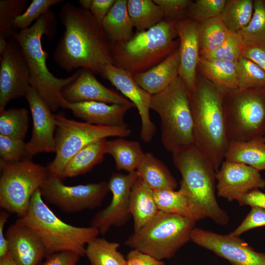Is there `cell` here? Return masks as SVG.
Instances as JSON below:
<instances>
[{
	"label": "cell",
	"instance_id": "obj_1",
	"mask_svg": "<svg viewBox=\"0 0 265 265\" xmlns=\"http://www.w3.org/2000/svg\"><path fill=\"white\" fill-rule=\"evenodd\" d=\"M59 16L65 30L53 52L54 61L68 72L80 68L102 75L113 62L101 25L89 10L70 2L62 5Z\"/></svg>",
	"mask_w": 265,
	"mask_h": 265
},
{
	"label": "cell",
	"instance_id": "obj_2",
	"mask_svg": "<svg viewBox=\"0 0 265 265\" xmlns=\"http://www.w3.org/2000/svg\"><path fill=\"white\" fill-rule=\"evenodd\" d=\"M197 70L195 87L189 92L194 144L216 172L225 160L229 143L223 93Z\"/></svg>",
	"mask_w": 265,
	"mask_h": 265
},
{
	"label": "cell",
	"instance_id": "obj_3",
	"mask_svg": "<svg viewBox=\"0 0 265 265\" xmlns=\"http://www.w3.org/2000/svg\"><path fill=\"white\" fill-rule=\"evenodd\" d=\"M56 18L50 10L43 15L29 27L14 31L12 36L19 43L30 74V85L42 98L52 112L60 107L63 100L62 89L70 84L78 77L79 70L72 76L65 78L54 76L46 64L48 53L42 44V37L45 35L49 39L54 36Z\"/></svg>",
	"mask_w": 265,
	"mask_h": 265
},
{
	"label": "cell",
	"instance_id": "obj_4",
	"mask_svg": "<svg viewBox=\"0 0 265 265\" xmlns=\"http://www.w3.org/2000/svg\"><path fill=\"white\" fill-rule=\"evenodd\" d=\"M16 222L26 226L37 236L47 256L64 251L85 256L87 244L100 234L93 227L75 226L62 221L45 203L40 189L33 195L26 214Z\"/></svg>",
	"mask_w": 265,
	"mask_h": 265
},
{
	"label": "cell",
	"instance_id": "obj_5",
	"mask_svg": "<svg viewBox=\"0 0 265 265\" xmlns=\"http://www.w3.org/2000/svg\"><path fill=\"white\" fill-rule=\"evenodd\" d=\"M172 161L180 172L179 190L207 217L225 225L229 217L215 196L216 171L205 155L194 145L172 154Z\"/></svg>",
	"mask_w": 265,
	"mask_h": 265
},
{
	"label": "cell",
	"instance_id": "obj_6",
	"mask_svg": "<svg viewBox=\"0 0 265 265\" xmlns=\"http://www.w3.org/2000/svg\"><path fill=\"white\" fill-rule=\"evenodd\" d=\"M178 36L173 22L164 20L125 42L110 43L113 65L132 75L148 70L178 49Z\"/></svg>",
	"mask_w": 265,
	"mask_h": 265
},
{
	"label": "cell",
	"instance_id": "obj_7",
	"mask_svg": "<svg viewBox=\"0 0 265 265\" xmlns=\"http://www.w3.org/2000/svg\"><path fill=\"white\" fill-rule=\"evenodd\" d=\"M150 109L160 120L161 140L172 154L194 145L189 91L178 76L163 91L151 95Z\"/></svg>",
	"mask_w": 265,
	"mask_h": 265
},
{
	"label": "cell",
	"instance_id": "obj_8",
	"mask_svg": "<svg viewBox=\"0 0 265 265\" xmlns=\"http://www.w3.org/2000/svg\"><path fill=\"white\" fill-rule=\"evenodd\" d=\"M195 223L196 221L181 215L159 211L129 237L125 244L158 260L169 259L190 240Z\"/></svg>",
	"mask_w": 265,
	"mask_h": 265
},
{
	"label": "cell",
	"instance_id": "obj_9",
	"mask_svg": "<svg viewBox=\"0 0 265 265\" xmlns=\"http://www.w3.org/2000/svg\"><path fill=\"white\" fill-rule=\"evenodd\" d=\"M223 105L229 143L265 136V87L225 91Z\"/></svg>",
	"mask_w": 265,
	"mask_h": 265
},
{
	"label": "cell",
	"instance_id": "obj_10",
	"mask_svg": "<svg viewBox=\"0 0 265 265\" xmlns=\"http://www.w3.org/2000/svg\"><path fill=\"white\" fill-rule=\"evenodd\" d=\"M55 156L47 166L50 176L61 178L69 160L87 145L109 137H125L132 131L126 124L120 126H98L67 118L63 114L54 115Z\"/></svg>",
	"mask_w": 265,
	"mask_h": 265
},
{
	"label": "cell",
	"instance_id": "obj_11",
	"mask_svg": "<svg viewBox=\"0 0 265 265\" xmlns=\"http://www.w3.org/2000/svg\"><path fill=\"white\" fill-rule=\"evenodd\" d=\"M0 206L22 217L26 213L33 195L49 177L48 168L31 160H0Z\"/></svg>",
	"mask_w": 265,
	"mask_h": 265
},
{
	"label": "cell",
	"instance_id": "obj_12",
	"mask_svg": "<svg viewBox=\"0 0 265 265\" xmlns=\"http://www.w3.org/2000/svg\"><path fill=\"white\" fill-rule=\"evenodd\" d=\"M108 191V182L106 181L68 186L63 184L61 178L50 175L40 188L44 201L66 213L100 206Z\"/></svg>",
	"mask_w": 265,
	"mask_h": 265
},
{
	"label": "cell",
	"instance_id": "obj_13",
	"mask_svg": "<svg viewBox=\"0 0 265 265\" xmlns=\"http://www.w3.org/2000/svg\"><path fill=\"white\" fill-rule=\"evenodd\" d=\"M30 74L21 48L11 36L0 59V111L13 99L25 97Z\"/></svg>",
	"mask_w": 265,
	"mask_h": 265
},
{
	"label": "cell",
	"instance_id": "obj_14",
	"mask_svg": "<svg viewBox=\"0 0 265 265\" xmlns=\"http://www.w3.org/2000/svg\"><path fill=\"white\" fill-rule=\"evenodd\" d=\"M190 240L226 259L232 265H265V253L256 251L239 237L195 227Z\"/></svg>",
	"mask_w": 265,
	"mask_h": 265
},
{
	"label": "cell",
	"instance_id": "obj_15",
	"mask_svg": "<svg viewBox=\"0 0 265 265\" xmlns=\"http://www.w3.org/2000/svg\"><path fill=\"white\" fill-rule=\"evenodd\" d=\"M135 171L123 174H112L108 185L112 193L110 204L97 212L92 218L90 226L97 228L100 233L106 234L111 226L124 225L131 218L129 200L132 187L138 177Z\"/></svg>",
	"mask_w": 265,
	"mask_h": 265
},
{
	"label": "cell",
	"instance_id": "obj_16",
	"mask_svg": "<svg viewBox=\"0 0 265 265\" xmlns=\"http://www.w3.org/2000/svg\"><path fill=\"white\" fill-rule=\"evenodd\" d=\"M24 97L28 104L33 125L31 138L26 143L28 159L31 160L34 155L41 153H55L54 114L30 85Z\"/></svg>",
	"mask_w": 265,
	"mask_h": 265
},
{
	"label": "cell",
	"instance_id": "obj_17",
	"mask_svg": "<svg viewBox=\"0 0 265 265\" xmlns=\"http://www.w3.org/2000/svg\"><path fill=\"white\" fill-rule=\"evenodd\" d=\"M102 76L136 107L141 121L140 137L144 142H150L156 133L150 115L151 95L135 82L130 72L112 64L106 66Z\"/></svg>",
	"mask_w": 265,
	"mask_h": 265
},
{
	"label": "cell",
	"instance_id": "obj_18",
	"mask_svg": "<svg viewBox=\"0 0 265 265\" xmlns=\"http://www.w3.org/2000/svg\"><path fill=\"white\" fill-rule=\"evenodd\" d=\"M218 196L238 201L249 192L265 187L260 171L247 165L224 160L216 172Z\"/></svg>",
	"mask_w": 265,
	"mask_h": 265
},
{
	"label": "cell",
	"instance_id": "obj_19",
	"mask_svg": "<svg viewBox=\"0 0 265 265\" xmlns=\"http://www.w3.org/2000/svg\"><path fill=\"white\" fill-rule=\"evenodd\" d=\"M179 37L180 67L179 76L189 92L196 86L197 70L199 59L198 42L199 23L190 18L173 22Z\"/></svg>",
	"mask_w": 265,
	"mask_h": 265
},
{
	"label": "cell",
	"instance_id": "obj_20",
	"mask_svg": "<svg viewBox=\"0 0 265 265\" xmlns=\"http://www.w3.org/2000/svg\"><path fill=\"white\" fill-rule=\"evenodd\" d=\"M80 70V74L76 80L61 91V95L66 102L76 103L96 101L135 107L133 104L125 97L103 85L90 71L85 69Z\"/></svg>",
	"mask_w": 265,
	"mask_h": 265
},
{
	"label": "cell",
	"instance_id": "obj_21",
	"mask_svg": "<svg viewBox=\"0 0 265 265\" xmlns=\"http://www.w3.org/2000/svg\"><path fill=\"white\" fill-rule=\"evenodd\" d=\"M5 236L8 252L18 265H39L47 256L40 239L24 225L15 222L8 227Z\"/></svg>",
	"mask_w": 265,
	"mask_h": 265
},
{
	"label": "cell",
	"instance_id": "obj_22",
	"mask_svg": "<svg viewBox=\"0 0 265 265\" xmlns=\"http://www.w3.org/2000/svg\"><path fill=\"white\" fill-rule=\"evenodd\" d=\"M60 107L70 109L76 117L85 122L98 126H120L126 125L124 120L125 114L134 107L96 101L70 103L63 99Z\"/></svg>",
	"mask_w": 265,
	"mask_h": 265
},
{
	"label": "cell",
	"instance_id": "obj_23",
	"mask_svg": "<svg viewBox=\"0 0 265 265\" xmlns=\"http://www.w3.org/2000/svg\"><path fill=\"white\" fill-rule=\"evenodd\" d=\"M178 48L151 69L133 75L135 82L151 95L167 88L179 76Z\"/></svg>",
	"mask_w": 265,
	"mask_h": 265
},
{
	"label": "cell",
	"instance_id": "obj_24",
	"mask_svg": "<svg viewBox=\"0 0 265 265\" xmlns=\"http://www.w3.org/2000/svg\"><path fill=\"white\" fill-rule=\"evenodd\" d=\"M129 210L134 222V232L138 231L159 212L154 191L138 176L131 191Z\"/></svg>",
	"mask_w": 265,
	"mask_h": 265
},
{
	"label": "cell",
	"instance_id": "obj_25",
	"mask_svg": "<svg viewBox=\"0 0 265 265\" xmlns=\"http://www.w3.org/2000/svg\"><path fill=\"white\" fill-rule=\"evenodd\" d=\"M136 171L144 183L154 191L175 190L177 187V181L167 167L151 153H145Z\"/></svg>",
	"mask_w": 265,
	"mask_h": 265
},
{
	"label": "cell",
	"instance_id": "obj_26",
	"mask_svg": "<svg viewBox=\"0 0 265 265\" xmlns=\"http://www.w3.org/2000/svg\"><path fill=\"white\" fill-rule=\"evenodd\" d=\"M127 0H116L101 23L110 43H121L133 35L134 27L128 11Z\"/></svg>",
	"mask_w": 265,
	"mask_h": 265
},
{
	"label": "cell",
	"instance_id": "obj_27",
	"mask_svg": "<svg viewBox=\"0 0 265 265\" xmlns=\"http://www.w3.org/2000/svg\"><path fill=\"white\" fill-rule=\"evenodd\" d=\"M236 63L200 56L197 70L222 93L238 88Z\"/></svg>",
	"mask_w": 265,
	"mask_h": 265
},
{
	"label": "cell",
	"instance_id": "obj_28",
	"mask_svg": "<svg viewBox=\"0 0 265 265\" xmlns=\"http://www.w3.org/2000/svg\"><path fill=\"white\" fill-rule=\"evenodd\" d=\"M225 160L243 163L259 171L265 170V138L229 143Z\"/></svg>",
	"mask_w": 265,
	"mask_h": 265
},
{
	"label": "cell",
	"instance_id": "obj_29",
	"mask_svg": "<svg viewBox=\"0 0 265 265\" xmlns=\"http://www.w3.org/2000/svg\"><path fill=\"white\" fill-rule=\"evenodd\" d=\"M106 139H102L85 147L67 163L61 178H72L84 174L104 159Z\"/></svg>",
	"mask_w": 265,
	"mask_h": 265
},
{
	"label": "cell",
	"instance_id": "obj_30",
	"mask_svg": "<svg viewBox=\"0 0 265 265\" xmlns=\"http://www.w3.org/2000/svg\"><path fill=\"white\" fill-rule=\"evenodd\" d=\"M159 211L176 214L197 221L206 217L179 190L164 189L154 191Z\"/></svg>",
	"mask_w": 265,
	"mask_h": 265
},
{
	"label": "cell",
	"instance_id": "obj_31",
	"mask_svg": "<svg viewBox=\"0 0 265 265\" xmlns=\"http://www.w3.org/2000/svg\"><path fill=\"white\" fill-rule=\"evenodd\" d=\"M105 153L112 157L118 170L128 173L136 170L145 154L137 141L122 137L106 140Z\"/></svg>",
	"mask_w": 265,
	"mask_h": 265
},
{
	"label": "cell",
	"instance_id": "obj_32",
	"mask_svg": "<svg viewBox=\"0 0 265 265\" xmlns=\"http://www.w3.org/2000/svg\"><path fill=\"white\" fill-rule=\"evenodd\" d=\"M127 7L137 32L146 30L164 20L161 8L152 0H128Z\"/></svg>",
	"mask_w": 265,
	"mask_h": 265
},
{
	"label": "cell",
	"instance_id": "obj_33",
	"mask_svg": "<svg viewBox=\"0 0 265 265\" xmlns=\"http://www.w3.org/2000/svg\"><path fill=\"white\" fill-rule=\"evenodd\" d=\"M229 32L220 16L199 23L200 56H205L217 49L224 43Z\"/></svg>",
	"mask_w": 265,
	"mask_h": 265
},
{
	"label": "cell",
	"instance_id": "obj_34",
	"mask_svg": "<svg viewBox=\"0 0 265 265\" xmlns=\"http://www.w3.org/2000/svg\"><path fill=\"white\" fill-rule=\"evenodd\" d=\"M119 244L96 238L88 242L85 254L91 265H127L126 258L118 251Z\"/></svg>",
	"mask_w": 265,
	"mask_h": 265
},
{
	"label": "cell",
	"instance_id": "obj_35",
	"mask_svg": "<svg viewBox=\"0 0 265 265\" xmlns=\"http://www.w3.org/2000/svg\"><path fill=\"white\" fill-rule=\"evenodd\" d=\"M253 5L252 0H226L219 16L230 32H238L250 21Z\"/></svg>",
	"mask_w": 265,
	"mask_h": 265
},
{
	"label": "cell",
	"instance_id": "obj_36",
	"mask_svg": "<svg viewBox=\"0 0 265 265\" xmlns=\"http://www.w3.org/2000/svg\"><path fill=\"white\" fill-rule=\"evenodd\" d=\"M238 32L245 48L265 46V0H254L250 21Z\"/></svg>",
	"mask_w": 265,
	"mask_h": 265
},
{
	"label": "cell",
	"instance_id": "obj_37",
	"mask_svg": "<svg viewBox=\"0 0 265 265\" xmlns=\"http://www.w3.org/2000/svg\"><path fill=\"white\" fill-rule=\"evenodd\" d=\"M28 110L25 108H11L0 111V134L24 141L28 125Z\"/></svg>",
	"mask_w": 265,
	"mask_h": 265
},
{
	"label": "cell",
	"instance_id": "obj_38",
	"mask_svg": "<svg viewBox=\"0 0 265 265\" xmlns=\"http://www.w3.org/2000/svg\"><path fill=\"white\" fill-rule=\"evenodd\" d=\"M236 67L238 88L265 87V72L255 63L241 56Z\"/></svg>",
	"mask_w": 265,
	"mask_h": 265
},
{
	"label": "cell",
	"instance_id": "obj_39",
	"mask_svg": "<svg viewBox=\"0 0 265 265\" xmlns=\"http://www.w3.org/2000/svg\"><path fill=\"white\" fill-rule=\"evenodd\" d=\"M26 0H0V34L7 39L14 32L13 23L26 9Z\"/></svg>",
	"mask_w": 265,
	"mask_h": 265
},
{
	"label": "cell",
	"instance_id": "obj_40",
	"mask_svg": "<svg viewBox=\"0 0 265 265\" xmlns=\"http://www.w3.org/2000/svg\"><path fill=\"white\" fill-rule=\"evenodd\" d=\"M245 48V46L240 35L238 32L230 31L221 46L203 57L209 59L222 60L236 63Z\"/></svg>",
	"mask_w": 265,
	"mask_h": 265
},
{
	"label": "cell",
	"instance_id": "obj_41",
	"mask_svg": "<svg viewBox=\"0 0 265 265\" xmlns=\"http://www.w3.org/2000/svg\"><path fill=\"white\" fill-rule=\"evenodd\" d=\"M62 1V0H32L25 11L14 21V29L22 30L29 27L34 20L36 21L47 13L51 6Z\"/></svg>",
	"mask_w": 265,
	"mask_h": 265
},
{
	"label": "cell",
	"instance_id": "obj_42",
	"mask_svg": "<svg viewBox=\"0 0 265 265\" xmlns=\"http://www.w3.org/2000/svg\"><path fill=\"white\" fill-rule=\"evenodd\" d=\"M226 0H196L192 2L187 12V18L198 23L219 16Z\"/></svg>",
	"mask_w": 265,
	"mask_h": 265
},
{
	"label": "cell",
	"instance_id": "obj_43",
	"mask_svg": "<svg viewBox=\"0 0 265 265\" xmlns=\"http://www.w3.org/2000/svg\"><path fill=\"white\" fill-rule=\"evenodd\" d=\"M0 157L2 161L9 162L29 160L26 143L0 134Z\"/></svg>",
	"mask_w": 265,
	"mask_h": 265
},
{
	"label": "cell",
	"instance_id": "obj_44",
	"mask_svg": "<svg viewBox=\"0 0 265 265\" xmlns=\"http://www.w3.org/2000/svg\"><path fill=\"white\" fill-rule=\"evenodd\" d=\"M153 0L161 8L164 20L171 22L188 18V10L192 2L189 0Z\"/></svg>",
	"mask_w": 265,
	"mask_h": 265
},
{
	"label": "cell",
	"instance_id": "obj_45",
	"mask_svg": "<svg viewBox=\"0 0 265 265\" xmlns=\"http://www.w3.org/2000/svg\"><path fill=\"white\" fill-rule=\"evenodd\" d=\"M251 208L240 224L230 235L239 237L251 229L265 226V209L259 207Z\"/></svg>",
	"mask_w": 265,
	"mask_h": 265
},
{
	"label": "cell",
	"instance_id": "obj_46",
	"mask_svg": "<svg viewBox=\"0 0 265 265\" xmlns=\"http://www.w3.org/2000/svg\"><path fill=\"white\" fill-rule=\"evenodd\" d=\"M80 257L73 252L60 251L47 256L46 260L39 265H77Z\"/></svg>",
	"mask_w": 265,
	"mask_h": 265
},
{
	"label": "cell",
	"instance_id": "obj_47",
	"mask_svg": "<svg viewBox=\"0 0 265 265\" xmlns=\"http://www.w3.org/2000/svg\"><path fill=\"white\" fill-rule=\"evenodd\" d=\"M127 265H165L164 263L135 249L130 251L126 257Z\"/></svg>",
	"mask_w": 265,
	"mask_h": 265
},
{
	"label": "cell",
	"instance_id": "obj_48",
	"mask_svg": "<svg viewBox=\"0 0 265 265\" xmlns=\"http://www.w3.org/2000/svg\"><path fill=\"white\" fill-rule=\"evenodd\" d=\"M116 0H92L90 11L97 21L101 25Z\"/></svg>",
	"mask_w": 265,
	"mask_h": 265
},
{
	"label": "cell",
	"instance_id": "obj_49",
	"mask_svg": "<svg viewBox=\"0 0 265 265\" xmlns=\"http://www.w3.org/2000/svg\"><path fill=\"white\" fill-rule=\"evenodd\" d=\"M241 56L255 63L265 72V46L245 48Z\"/></svg>",
	"mask_w": 265,
	"mask_h": 265
},
{
	"label": "cell",
	"instance_id": "obj_50",
	"mask_svg": "<svg viewBox=\"0 0 265 265\" xmlns=\"http://www.w3.org/2000/svg\"><path fill=\"white\" fill-rule=\"evenodd\" d=\"M238 202L241 206L259 207L265 209V193L255 189L242 196Z\"/></svg>",
	"mask_w": 265,
	"mask_h": 265
},
{
	"label": "cell",
	"instance_id": "obj_51",
	"mask_svg": "<svg viewBox=\"0 0 265 265\" xmlns=\"http://www.w3.org/2000/svg\"><path fill=\"white\" fill-rule=\"evenodd\" d=\"M10 216L9 212L5 210L0 212V258L8 252L7 241L4 233V228Z\"/></svg>",
	"mask_w": 265,
	"mask_h": 265
},
{
	"label": "cell",
	"instance_id": "obj_52",
	"mask_svg": "<svg viewBox=\"0 0 265 265\" xmlns=\"http://www.w3.org/2000/svg\"><path fill=\"white\" fill-rule=\"evenodd\" d=\"M0 265H18L11 255L8 252L0 258Z\"/></svg>",
	"mask_w": 265,
	"mask_h": 265
},
{
	"label": "cell",
	"instance_id": "obj_53",
	"mask_svg": "<svg viewBox=\"0 0 265 265\" xmlns=\"http://www.w3.org/2000/svg\"><path fill=\"white\" fill-rule=\"evenodd\" d=\"M3 35L0 34V54L1 55L5 52L8 45V40Z\"/></svg>",
	"mask_w": 265,
	"mask_h": 265
},
{
	"label": "cell",
	"instance_id": "obj_54",
	"mask_svg": "<svg viewBox=\"0 0 265 265\" xmlns=\"http://www.w3.org/2000/svg\"><path fill=\"white\" fill-rule=\"evenodd\" d=\"M92 0H80L79 1L80 6L84 9L90 10Z\"/></svg>",
	"mask_w": 265,
	"mask_h": 265
},
{
	"label": "cell",
	"instance_id": "obj_55",
	"mask_svg": "<svg viewBox=\"0 0 265 265\" xmlns=\"http://www.w3.org/2000/svg\"></svg>",
	"mask_w": 265,
	"mask_h": 265
}]
</instances>
